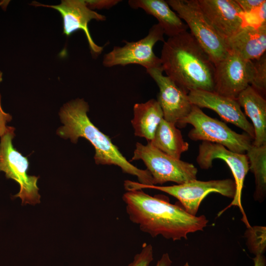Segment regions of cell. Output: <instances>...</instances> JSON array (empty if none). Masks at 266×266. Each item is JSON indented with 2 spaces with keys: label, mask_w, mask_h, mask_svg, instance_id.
<instances>
[{
  "label": "cell",
  "mask_w": 266,
  "mask_h": 266,
  "mask_svg": "<svg viewBox=\"0 0 266 266\" xmlns=\"http://www.w3.org/2000/svg\"><path fill=\"white\" fill-rule=\"evenodd\" d=\"M122 199L130 221L153 237L161 235L173 241L187 239L188 234L202 231L208 222L204 215H190L180 206L142 190L127 191Z\"/></svg>",
  "instance_id": "6da1fadb"
},
{
  "label": "cell",
  "mask_w": 266,
  "mask_h": 266,
  "mask_svg": "<svg viewBox=\"0 0 266 266\" xmlns=\"http://www.w3.org/2000/svg\"><path fill=\"white\" fill-rule=\"evenodd\" d=\"M89 110V104L83 99L77 98L64 104L59 113L63 125L57 129V134L74 143L80 137L85 138L95 148L94 159L97 165L118 166L123 172L136 176L138 183L154 185L149 171L137 168L126 159L109 137L91 121L87 115Z\"/></svg>",
  "instance_id": "7a4b0ae2"
},
{
  "label": "cell",
  "mask_w": 266,
  "mask_h": 266,
  "mask_svg": "<svg viewBox=\"0 0 266 266\" xmlns=\"http://www.w3.org/2000/svg\"><path fill=\"white\" fill-rule=\"evenodd\" d=\"M160 59L166 76L188 93L214 92L215 65L190 33L186 31L165 41Z\"/></svg>",
  "instance_id": "3957f363"
},
{
  "label": "cell",
  "mask_w": 266,
  "mask_h": 266,
  "mask_svg": "<svg viewBox=\"0 0 266 266\" xmlns=\"http://www.w3.org/2000/svg\"><path fill=\"white\" fill-rule=\"evenodd\" d=\"M187 124L193 127L188 133V137L194 141L217 143L240 154H245L253 143V139L246 133L235 132L224 122L207 115L200 108L194 105L178 127H184Z\"/></svg>",
  "instance_id": "277c9868"
},
{
  "label": "cell",
  "mask_w": 266,
  "mask_h": 266,
  "mask_svg": "<svg viewBox=\"0 0 266 266\" xmlns=\"http://www.w3.org/2000/svg\"><path fill=\"white\" fill-rule=\"evenodd\" d=\"M127 191L152 189L166 193L177 199L189 214L196 216L202 200L210 193H218L233 199L236 192L234 181L231 179L206 181L193 180L181 184L168 186L146 185L130 180H126Z\"/></svg>",
  "instance_id": "5b68a950"
},
{
  "label": "cell",
  "mask_w": 266,
  "mask_h": 266,
  "mask_svg": "<svg viewBox=\"0 0 266 266\" xmlns=\"http://www.w3.org/2000/svg\"><path fill=\"white\" fill-rule=\"evenodd\" d=\"M166 1L185 22L191 34L215 65L226 58L230 52L228 43L208 22L198 0H167Z\"/></svg>",
  "instance_id": "8992f818"
},
{
  "label": "cell",
  "mask_w": 266,
  "mask_h": 266,
  "mask_svg": "<svg viewBox=\"0 0 266 266\" xmlns=\"http://www.w3.org/2000/svg\"><path fill=\"white\" fill-rule=\"evenodd\" d=\"M14 131V128L9 126L6 133L0 138V171L4 172L7 178L12 179L19 184L20 191L14 197L20 198L23 205H35L40 202L37 185L39 176L27 174L29 161L12 144Z\"/></svg>",
  "instance_id": "52a82bcc"
},
{
  "label": "cell",
  "mask_w": 266,
  "mask_h": 266,
  "mask_svg": "<svg viewBox=\"0 0 266 266\" xmlns=\"http://www.w3.org/2000/svg\"><path fill=\"white\" fill-rule=\"evenodd\" d=\"M140 160L151 174L154 185L167 182L181 184L197 179L198 169L193 164L171 157L149 142L136 143L132 160Z\"/></svg>",
  "instance_id": "ba28073f"
},
{
  "label": "cell",
  "mask_w": 266,
  "mask_h": 266,
  "mask_svg": "<svg viewBox=\"0 0 266 266\" xmlns=\"http://www.w3.org/2000/svg\"><path fill=\"white\" fill-rule=\"evenodd\" d=\"M164 35L162 27L158 23L153 25L143 38L136 41L125 40L123 46H114L103 56L102 65L111 67L136 64L146 70L161 66L160 58L155 55L153 49L158 41H165Z\"/></svg>",
  "instance_id": "9c48e42d"
},
{
  "label": "cell",
  "mask_w": 266,
  "mask_h": 266,
  "mask_svg": "<svg viewBox=\"0 0 266 266\" xmlns=\"http://www.w3.org/2000/svg\"><path fill=\"white\" fill-rule=\"evenodd\" d=\"M220 159L224 161L231 169L236 185V192L230 206H238L243 214L244 222L249 226L241 204V195L245 176L249 169L246 154L232 152L224 146L215 143L202 141L199 146L197 162L200 167L207 169L212 166L213 161Z\"/></svg>",
  "instance_id": "30bf717a"
},
{
  "label": "cell",
  "mask_w": 266,
  "mask_h": 266,
  "mask_svg": "<svg viewBox=\"0 0 266 266\" xmlns=\"http://www.w3.org/2000/svg\"><path fill=\"white\" fill-rule=\"evenodd\" d=\"M30 4L51 8L58 11L63 18L64 34L68 36L77 31H83L93 57H97L102 52L103 47L97 45L93 40L88 24L92 20L104 21L106 20V17L90 9L85 0H62L57 5H46L33 1Z\"/></svg>",
  "instance_id": "8fae6325"
},
{
  "label": "cell",
  "mask_w": 266,
  "mask_h": 266,
  "mask_svg": "<svg viewBox=\"0 0 266 266\" xmlns=\"http://www.w3.org/2000/svg\"><path fill=\"white\" fill-rule=\"evenodd\" d=\"M159 88L157 100L164 119L178 127L180 121L190 113L193 104L188 93L167 76L163 74L162 66L146 70Z\"/></svg>",
  "instance_id": "7c38bea8"
},
{
  "label": "cell",
  "mask_w": 266,
  "mask_h": 266,
  "mask_svg": "<svg viewBox=\"0 0 266 266\" xmlns=\"http://www.w3.org/2000/svg\"><path fill=\"white\" fill-rule=\"evenodd\" d=\"M215 66L214 92L236 99L248 85L251 77L252 61L232 52Z\"/></svg>",
  "instance_id": "4fadbf2b"
},
{
  "label": "cell",
  "mask_w": 266,
  "mask_h": 266,
  "mask_svg": "<svg viewBox=\"0 0 266 266\" xmlns=\"http://www.w3.org/2000/svg\"><path fill=\"white\" fill-rule=\"evenodd\" d=\"M208 22L227 43L246 26L244 13L235 0H198Z\"/></svg>",
  "instance_id": "5bb4252c"
},
{
  "label": "cell",
  "mask_w": 266,
  "mask_h": 266,
  "mask_svg": "<svg viewBox=\"0 0 266 266\" xmlns=\"http://www.w3.org/2000/svg\"><path fill=\"white\" fill-rule=\"evenodd\" d=\"M188 95L193 105L214 111L224 121L242 129L254 140L253 125L246 118L236 100L203 90L191 91Z\"/></svg>",
  "instance_id": "9a60e30c"
},
{
  "label": "cell",
  "mask_w": 266,
  "mask_h": 266,
  "mask_svg": "<svg viewBox=\"0 0 266 266\" xmlns=\"http://www.w3.org/2000/svg\"><path fill=\"white\" fill-rule=\"evenodd\" d=\"M230 52L247 61L259 59L266 51V24L246 26L228 42Z\"/></svg>",
  "instance_id": "2e32d148"
},
{
  "label": "cell",
  "mask_w": 266,
  "mask_h": 266,
  "mask_svg": "<svg viewBox=\"0 0 266 266\" xmlns=\"http://www.w3.org/2000/svg\"><path fill=\"white\" fill-rule=\"evenodd\" d=\"M236 100L252 122L255 137L252 145H266V100L250 85L238 96Z\"/></svg>",
  "instance_id": "e0dca14e"
},
{
  "label": "cell",
  "mask_w": 266,
  "mask_h": 266,
  "mask_svg": "<svg viewBox=\"0 0 266 266\" xmlns=\"http://www.w3.org/2000/svg\"><path fill=\"white\" fill-rule=\"evenodd\" d=\"M129 5L133 9L141 8L147 14L154 16L169 37L187 31V25L174 12L166 0H130Z\"/></svg>",
  "instance_id": "ac0fdd59"
},
{
  "label": "cell",
  "mask_w": 266,
  "mask_h": 266,
  "mask_svg": "<svg viewBox=\"0 0 266 266\" xmlns=\"http://www.w3.org/2000/svg\"><path fill=\"white\" fill-rule=\"evenodd\" d=\"M132 124L136 136L151 141L157 128L164 119L162 109L156 100L151 99L144 103H135L133 108Z\"/></svg>",
  "instance_id": "d6986e66"
},
{
  "label": "cell",
  "mask_w": 266,
  "mask_h": 266,
  "mask_svg": "<svg viewBox=\"0 0 266 266\" xmlns=\"http://www.w3.org/2000/svg\"><path fill=\"white\" fill-rule=\"evenodd\" d=\"M152 145L166 155L180 159L181 155L189 149L180 131L173 124L162 119L156 131Z\"/></svg>",
  "instance_id": "ffe728a7"
},
{
  "label": "cell",
  "mask_w": 266,
  "mask_h": 266,
  "mask_svg": "<svg viewBox=\"0 0 266 266\" xmlns=\"http://www.w3.org/2000/svg\"><path fill=\"white\" fill-rule=\"evenodd\" d=\"M246 155L249 169L255 177L254 198L256 201L262 202L266 195V145L259 147L252 145Z\"/></svg>",
  "instance_id": "44dd1931"
},
{
  "label": "cell",
  "mask_w": 266,
  "mask_h": 266,
  "mask_svg": "<svg viewBox=\"0 0 266 266\" xmlns=\"http://www.w3.org/2000/svg\"><path fill=\"white\" fill-rule=\"evenodd\" d=\"M266 229L263 226H249L245 233L248 248L254 255L263 254L266 249Z\"/></svg>",
  "instance_id": "7402d4cb"
},
{
  "label": "cell",
  "mask_w": 266,
  "mask_h": 266,
  "mask_svg": "<svg viewBox=\"0 0 266 266\" xmlns=\"http://www.w3.org/2000/svg\"><path fill=\"white\" fill-rule=\"evenodd\" d=\"M250 85L264 97L266 92V53L258 60L252 61Z\"/></svg>",
  "instance_id": "603a6c76"
},
{
  "label": "cell",
  "mask_w": 266,
  "mask_h": 266,
  "mask_svg": "<svg viewBox=\"0 0 266 266\" xmlns=\"http://www.w3.org/2000/svg\"><path fill=\"white\" fill-rule=\"evenodd\" d=\"M246 26L255 28L266 24V1L254 10L244 13Z\"/></svg>",
  "instance_id": "cb8c5ba5"
},
{
  "label": "cell",
  "mask_w": 266,
  "mask_h": 266,
  "mask_svg": "<svg viewBox=\"0 0 266 266\" xmlns=\"http://www.w3.org/2000/svg\"><path fill=\"white\" fill-rule=\"evenodd\" d=\"M153 260V247L150 244L144 243L141 251L136 254L128 266H149Z\"/></svg>",
  "instance_id": "d4e9b609"
},
{
  "label": "cell",
  "mask_w": 266,
  "mask_h": 266,
  "mask_svg": "<svg viewBox=\"0 0 266 266\" xmlns=\"http://www.w3.org/2000/svg\"><path fill=\"white\" fill-rule=\"evenodd\" d=\"M87 6L91 9H108L121 2L120 0H85Z\"/></svg>",
  "instance_id": "484cf974"
},
{
  "label": "cell",
  "mask_w": 266,
  "mask_h": 266,
  "mask_svg": "<svg viewBox=\"0 0 266 266\" xmlns=\"http://www.w3.org/2000/svg\"><path fill=\"white\" fill-rule=\"evenodd\" d=\"M244 13H249L259 7L265 0H235Z\"/></svg>",
  "instance_id": "4316f807"
},
{
  "label": "cell",
  "mask_w": 266,
  "mask_h": 266,
  "mask_svg": "<svg viewBox=\"0 0 266 266\" xmlns=\"http://www.w3.org/2000/svg\"><path fill=\"white\" fill-rule=\"evenodd\" d=\"M1 95L0 94V140L1 137L6 133L8 127L7 123L12 120V116L8 113L5 112L1 107Z\"/></svg>",
  "instance_id": "83f0119b"
},
{
  "label": "cell",
  "mask_w": 266,
  "mask_h": 266,
  "mask_svg": "<svg viewBox=\"0 0 266 266\" xmlns=\"http://www.w3.org/2000/svg\"><path fill=\"white\" fill-rule=\"evenodd\" d=\"M172 263L169 255L167 253H164L157 262L156 266H170Z\"/></svg>",
  "instance_id": "f1b7e54d"
},
{
  "label": "cell",
  "mask_w": 266,
  "mask_h": 266,
  "mask_svg": "<svg viewBox=\"0 0 266 266\" xmlns=\"http://www.w3.org/2000/svg\"><path fill=\"white\" fill-rule=\"evenodd\" d=\"M254 266H266V261L263 254L256 255L253 258Z\"/></svg>",
  "instance_id": "f546056e"
},
{
  "label": "cell",
  "mask_w": 266,
  "mask_h": 266,
  "mask_svg": "<svg viewBox=\"0 0 266 266\" xmlns=\"http://www.w3.org/2000/svg\"><path fill=\"white\" fill-rule=\"evenodd\" d=\"M2 76H3V73L2 72L0 71V83L2 81Z\"/></svg>",
  "instance_id": "4dcf8cb0"
},
{
  "label": "cell",
  "mask_w": 266,
  "mask_h": 266,
  "mask_svg": "<svg viewBox=\"0 0 266 266\" xmlns=\"http://www.w3.org/2000/svg\"><path fill=\"white\" fill-rule=\"evenodd\" d=\"M184 266H190L188 263L187 262L186 264L184 265Z\"/></svg>",
  "instance_id": "1f68e13d"
},
{
  "label": "cell",
  "mask_w": 266,
  "mask_h": 266,
  "mask_svg": "<svg viewBox=\"0 0 266 266\" xmlns=\"http://www.w3.org/2000/svg\"><path fill=\"white\" fill-rule=\"evenodd\" d=\"M2 5V2H0V6H1Z\"/></svg>",
  "instance_id": "d6a6232c"
}]
</instances>
